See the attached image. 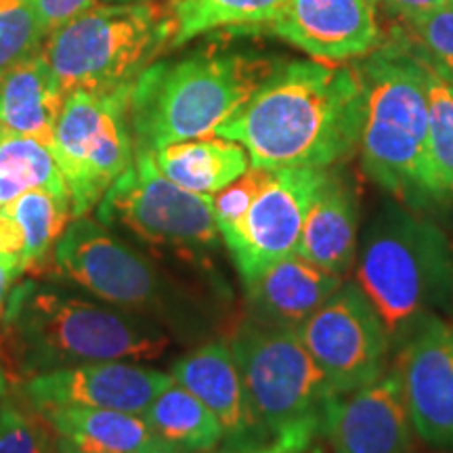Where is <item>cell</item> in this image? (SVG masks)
<instances>
[{
	"label": "cell",
	"instance_id": "2e32d148",
	"mask_svg": "<svg viewBox=\"0 0 453 453\" xmlns=\"http://www.w3.org/2000/svg\"><path fill=\"white\" fill-rule=\"evenodd\" d=\"M269 27L326 64L359 61L384 41L378 0H286Z\"/></svg>",
	"mask_w": 453,
	"mask_h": 453
},
{
	"label": "cell",
	"instance_id": "7a4b0ae2",
	"mask_svg": "<svg viewBox=\"0 0 453 453\" xmlns=\"http://www.w3.org/2000/svg\"><path fill=\"white\" fill-rule=\"evenodd\" d=\"M168 336L145 315L47 283H15L0 319V364L11 382L97 361L156 359Z\"/></svg>",
	"mask_w": 453,
	"mask_h": 453
},
{
	"label": "cell",
	"instance_id": "277c9868",
	"mask_svg": "<svg viewBox=\"0 0 453 453\" xmlns=\"http://www.w3.org/2000/svg\"><path fill=\"white\" fill-rule=\"evenodd\" d=\"M281 59L240 50H200L141 72L130 93V130L137 150L211 137L246 105Z\"/></svg>",
	"mask_w": 453,
	"mask_h": 453
},
{
	"label": "cell",
	"instance_id": "5b68a950",
	"mask_svg": "<svg viewBox=\"0 0 453 453\" xmlns=\"http://www.w3.org/2000/svg\"><path fill=\"white\" fill-rule=\"evenodd\" d=\"M355 283L396 350L422 319L453 300V250L443 229L401 202L384 203L361 237Z\"/></svg>",
	"mask_w": 453,
	"mask_h": 453
},
{
	"label": "cell",
	"instance_id": "8992f818",
	"mask_svg": "<svg viewBox=\"0 0 453 453\" xmlns=\"http://www.w3.org/2000/svg\"><path fill=\"white\" fill-rule=\"evenodd\" d=\"M260 437L258 453L307 447L324 439L332 388L298 330L246 319L229 340Z\"/></svg>",
	"mask_w": 453,
	"mask_h": 453
},
{
	"label": "cell",
	"instance_id": "8fae6325",
	"mask_svg": "<svg viewBox=\"0 0 453 453\" xmlns=\"http://www.w3.org/2000/svg\"><path fill=\"white\" fill-rule=\"evenodd\" d=\"M298 336L326 373L332 395L365 387L390 367L387 326L355 281H344L298 327Z\"/></svg>",
	"mask_w": 453,
	"mask_h": 453
},
{
	"label": "cell",
	"instance_id": "ffe728a7",
	"mask_svg": "<svg viewBox=\"0 0 453 453\" xmlns=\"http://www.w3.org/2000/svg\"><path fill=\"white\" fill-rule=\"evenodd\" d=\"M344 281V277L290 254L246 288L250 317L269 326L298 330Z\"/></svg>",
	"mask_w": 453,
	"mask_h": 453
},
{
	"label": "cell",
	"instance_id": "f1b7e54d",
	"mask_svg": "<svg viewBox=\"0 0 453 453\" xmlns=\"http://www.w3.org/2000/svg\"><path fill=\"white\" fill-rule=\"evenodd\" d=\"M403 26L413 49L441 76L453 82V4L430 11L411 21H403Z\"/></svg>",
	"mask_w": 453,
	"mask_h": 453
},
{
	"label": "cell",
	"instance_id": "d4e9b609",
	"mask_svg": "<svg viewBox=\"0 0 453 453\" xmlns=\"http://www.w3.org/2000/svg\"><path fill=\"white\" fill-rule=\"evenodd\" d=\"M4 217L13 219L24 234L21 269L38 273L49 267V257L72 219L70 197L49 189H30L13 202L0 206Z\"/></svg>",
	"mask_w": 453,
	"mask_h": 453
},
{
	"label": "cell",
	"instance_id": "52a82bcc",
	"mask_svg": "<svg viewBox=\"0 0 453 453\" xmlns=\"http://www.w3.org/2000/svg\"><path fill=\"white\" fill-rule=\"evenodd\" d=\"M170 38L166 4L95 0L49 34L42 53L67 97L73 90L128 87L170 49Z\"/></svg>",
	"mask_w": 453,
	"mask_h": 453
},
{
	"label": "cell",
	"instance_id": "ac0fdd59",
	"mask_svg": "<svg viewBox=\"0 0 453 453\" xmlns=\"http://www.w3.org/2000/svg\"><path fill=\"white\" fill-rule=\"evenodd\" d=\"M59 453H180L141 413L59 405L36 410Z\"/></svg>",
	"mask_w": 453,
	"mask_h": 453
},
{
	"label": "cell",
	"instance_id": "74e56055",
	"mask_svg": "<svg viewBox=\"0 0 453 453\" xmlns=\"http://www.w3.org/2000/svg\"><path fill=\"white\" fill-rule=\"evenodd\" d=\"M101 3H150V0H101Z\"/></svg>",
	"mask_w": 453,
	"mask_h": 453
},
{
	"label": "cell",
	"instance_id": "83f0119b",
	"mask_svg": "<svg viewBox=\"0 0 453 453\" xmlns=\"http://www.w3.org/2000/svg\"><path fill=\"white\" fill-rule=\"evenodd\" d=\"M44 41L36 0H0V73L41 50Z\"/></svg>",
	"mask_w": 453,
	"mask_h": 453
},
{
	"label": "cell",
	"instance_id": "603a6c76",
	"mask_svg": "<svg viewBox=\"0 0 453 453\" xmlns=\"http://www.w3.org/2000/svg\"><path fill=\"white\" fill-rule=\"evenodd\" d=\"M141 416L180 453L211 451L225 441L217 416L177 382L162 390Z\"/></svg>",
	"mask_w": 453,
	"mask_h": 453
},
{
	"label": "cell",
	"instance_id": "f546056e",
	"mask_svg": "<svg viewBox=\"0 0 453 453\" xmlns=\"http://www.w3.org/2000/svg\"><path fill=\"white\" fill-rule=\"evenodd\" d=\"M0 453H49V430L44 422L15 405L11 396L0 405Z\"/></svg>",
	"mask_w": 453,
	"mask_h": 453
},
{
	"label": "cell",
	"instance_id": "44dd1931",
	"mask_svg": "<svg viewBox=\"0 0 453 453\" xmlns=\"http://www.w3.org/2000/svg\"><path fill=\"white\" fill-rule=\"evenodd\" d=\"M64 104L65 95L57 84L42 49L0 73V124L36 139L50 151Z\"/></svg>",
	"mask_w": 453,
	"mask_h": 453
},
{
	"label": "cell",
	"instance_id": "1f68e13d",
	"mask_svg": "<svg viewBox=\"0 0 453 453\" xmlns=\"http://www.w3.org/2000/svg\"><path fill=\"white\" fill-rule=\"evenodd\" d=\"M93 3L95 0H36L38 15H41L47 36L61 24H65L67 19H72L73 15L90 7Z\"/></svg>",
	"mask_w": 453,
	"mask_h": 453
},
{
	"label": "cell",
	"instance_id": "8d00e7d4",
	"mask_svg": "<svg viewBox=\"0 0 453 453\" xmlns=\"http://www.w3.org/2000/svg\"><path fill=\"white\" fill-rule=\"evenodd\" d=\"M203 453H242V451H237V449H234V447H223V449H211V451H203Z\"/></svg>",
	"mask_w": 453,
	"mask_h": 453
},
{
	"label": "cell",
	"instance_id": "4316f807",
	"mask_svg": "<svg viewBox=\"0 0 453 453\" xmlns=\"http://www.w3.org/2000/svg\"><path fill=\"white\" fill-rule=\"evenodd\" d=\"M413 53L420 61L424 87H426L428 157L439 185L453 200V82L441 76L416 49H413Z\"/></svg>",
	"mask_w": 453,
	"mask_h": 453
},
{
	"label": "cell",
	"instance_id": "4fadbf2b",
	"mask_svg": "<svg viewBox=\"0 0 453 453\" xmlns=\"http://www.w3.org/2000/svg\"><path fill=\"white\" fill-rule=\"evenodd\" d=\"M395 365L416 437L453 451V327L428 315L396 349Z\"/></svg>",
	"mask_w": 453,
	"mask_h": 453
},
{
	"label": "cell",
	"instance_id": "e0dca14e",
	"mask_svg": "<svg viewBox=\"0 0 453 453\" xmlns=\"http://www.w3.org/2000/svg\"><path fill=\"white\" fill-rule=\"evenodd\" d=\"M170 376L217 416L223 426L226 447H234L242 453H258L260 437L257 422L229 342L212 340L202 344L179 359Z\"/></svg>",
	"mask_w": 453,
	"mask_h": 453
},
{
	"label": "cell",
	"instance_id": "e575fe53",
	"mask_svg": "<svg viewBox=\"0 0 453 453\" xmlns=\"http://www.w3.org/2000/svg\"><path fill=\"white\" fill-rule=\"evenodd\" d=\"M277 453H326L324 447L319 445V441L311 443L307 447H298V449H288V451H277Z\"/></svg>",
	"mask_w": 453,
	"mask_h": 453
},
{
	"label": "cell",
	"instance_id": "cb8c5ba5",
	"mask_svg": "<svg viewBox=\"0 0 453 453\" xmlns=\"http://www.w3.org/2000/svg\"><path fill=\"white\" fill-rule=\"evenodd\" d=\"M283 4L286 0H170V49H179L203 34L226 27H269L281 13Z\"/></svg>",
	"mask_w": 453,
	"mask_h": 453
},
{
	"label": "cell",
	"instance_id": "7c38bea8",
	"mask_svg": "<svg viewBox=\"0 0 453 453\" xmlns=\"http://www.w3.org/2000/svg\"><path fill=\"white\" fill-rule=\"evenodd\" d=\"M330 168L273 170L248 212L220 234L243 288L257 281L277 260L296 254L304 219Z\"/></svg>",
	"mask_w": 453,
	"mask_h": 453
},
{
	"label": "cell",
	"instance_id": "7402d4cb",
	"mask_svg": "<svg viewBox=\"0 0 453 453\" xmlns=\"http://www.w3.org/2000/svg\"><path fill=\"white\" fill-rule=\"evenodd\" d=\"M154 156L164 177L202 196L217 194L252 166L240 143L219 134L170 143Z\"/></svg>",
	"mask_w": 453,
	"mask_h": 453
},
{
	"label": "cell",
	"instance_id": "d6a6232c",
	"mask_svg": "<svg viewBox=\"0 0 453 453\" xmlns=\"http://www.w3.org/2000/svg\"><path fill=\"white\" fill-rule=\"evenodd\" d=\"M380 7L388 11L390 15L399 17L403 21H411L416 17L426 15L430 11L453 4V0H378Z\"/></svg>",
	"mask_w": 453,
	"mask_h": 453
},
{
	"label": "cell",
	"instance_id": "836d02e7",
	"mask_svg": "<svg viewBox=\"0 0 453 453\" xmlns=\"http://www.w3.org/2000/svg\"><path fill=\"white\" fill-rule=\"evenodd\" d=\"M21 275H24V269H21L19 254H0V319H3L4 304L13 290V283Z\"/></svg>",
	"mask_w": 453,
	"mask_h": 453
},
{
	"label": "cell",
	"instance_id": "6da1fadb",
	"mask_svg": "<svg viewBox=\"0 0 453 453\" xmlns=\"http://www.w3.org/2000/svg\"><path fill=\"white\" fill-rule=\"evenodd\" d=\"M364 82L355 65L283 61L219 137L240 143L252 166L334 168L359 151Z\"/></svg>",
	"mask_w": 453,
	"mask_h": 453
},
{
	"label": "cell",
	"instance_id": "3957f363",
	"mask_svg": "<svg viewBox=\"0 0 453 453\" xmlns=\"http://www.w3.org/2000/svg\"><path fill=\"white\" fill-rule=\"evenodd\" d=\"M365 95L361 166L373 183L416 212L445 206L451 197L428 157V101L424 73L403 27L357 61Z\"/></svg>",
	"mask_w": 453,
	"mask_h": 453
},
{
	"label": "cell",
	"instance_id": "ba28073f",
	"mask_svg": "<svg viewBox=\"0 0 453 453\" xmlns=\"http://www.w3.org/2000/svg\"><path fill=\"white\" fill-rule=\"evenodd\" d=\"M133 84L113 90H73L65 97L55 127L53 156L65 180L72 219L87 217L99 206L134 160L128 118Z\"/></svg>",
	"mask_w": 453,
	"mask_h": 453
},
{
	"label": "cell",
	"instance_id": "9a60e30c",
	"mask_svg": "<svg viewBox=\"0 0 453 453\" xmlns=\"http://www.w3.org/2000/svg\"><path fill=\"white\" fill-rule=\"evenodd\" d=\"M173 382L170 373L151 367L124 361H97L38 373L17 387L34 411L76 405L143 413Z\"/></svg>",
	"mask_w": 453,
	"mask_h": 453
},
{
	"label": "cell",
	"instance_id": "d6986e66",
	"mask_svg": "<svg viewBox=\"0 0 453 453\" xmlns=\"http://www.w3.org/2000/svg\"><path fill=\"white\" fill-rule=\"evenodd\" d=\"M359 225L357 189L330 168L309 206L296 254L330 273L347 277L357 260Z\"/></svg>",
	"mask_w": 453,
	"mask_h": 453
},
{
	"label": "cell",
	"instance_id": "9c48e42d",
	"mask_svg": "<svg viewBox=\"0 0 453 453\" xmlns=\"http://www.w3.org/2000/svg\"><path fill=\"white\" fill-rule=\"evenodd\" d=\"M99 223L120 225L151 246L202 254L219 246L211 196L194 194L164 177L154 151L137 150L97 208Z\"/></svg>",
	"mask_w": 453,
	"mask_h": 453
},
{
	"label": "cell",
	"instance_id": "30bf717a",
	"mask_svg": "<svg viewBox=\"0 0 453 453\" xmlns=\"http://www.w3.org/2000/svg\"><path fill=\"white\" fill-rule=\"evenodd\" d=\"M53 258L61 273L111 307L145 317L168 315L170 292L160 271L104 223L72 219Z\"/></svg>",
	"mask_w": 453,
	"mask_h": 453
},
{
	"label": "cell",
	"instance_id": "5bb4252c",
	"mask_svg": "<svg viewBox=\"0 0 453 453\" xmlns=\"http://www.w3.org/2000/svg\"><path fill=\"white\" fill-rule=\"evenodd\" d=\"M324 439L332 453H411L416 433L395 364L365 387L330 395Z\"/></svg>",
	"mask_w": 453,
	"mask_h": 453
},
{
	"label": "cell",
	"instance_id": "484cf974",
	"mask_svg": "<svg viewBox=\"0 0 453 453\" xmlns=\"http://www.w3.org/2000/svg\"><path fill=\"white\" fill-rule=\"evenodd\" d=\"M30 189H49L67 196L53 151L36 139L0 124V206Z\"/></svg>",
	"mask_w": 453,
	"mask_h": 453
},
{
	"label": "cell",
	"instance_id": "d590c367",
	"mask_svg": "<svg viewBox=\"0 0 453 453\" xmlns=\"http://www.w3.org/2000/svg\"><path fill=\"white\" fill-rule=\"evenodd\" d=\"M9 396V378L7 373H4V367L0 364V405H3V401Z\"/></svg>",
	"mask_w": 453,
	"mask_h": 453
},
{
	"label": "cell",
	"instance_id": "4dcf8cb0",
	"mask_svg": "<svg viewBox=\"0 0 453 453\" xmlns=\"http://www.w3.org/2000/svg\"><path fill=\"white\" fill-rule=\"evenodd\" d=\"M271 174H273V170L250 166L234 183H229L220 191H217V194L211 196L219 234H223V231L231 229L235 223H240V219L248 212V208L257 200L263 187L269 183Z\"/></svg>",
	"mask_w": 453,
	"mask_h": 453
}]
</instances>
